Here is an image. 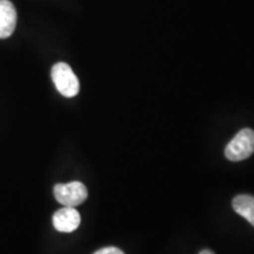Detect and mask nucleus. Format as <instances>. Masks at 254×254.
Here are the masks:
<instances>
[{
  "label": "nucleus",
  "mask_w": 254,
  "mask_h": 254,
  "mask_svg": "<svg viewBox=\"0 0 254 254\" xmlns=\"http://www.w3.org/2000/svg\"><path fill=\"white\" fill-rule=\"evenodd\" d=\"M254 153V131L244 128L228 142L225 148V155L231 161H241Z\"/></svg>",
  "instance_id": "obj_1"
},
{
  "label": "nucleus",
  "mask_w": 254,
  "mask_h": 254,
  "mask_svg": "<svg viewBox=\"0 0 254 254\" xmlns=\"http://www.w3.org/2000/svg\"><path fill=\"white\" fill-rule=\"evenodd\" d=\"M51 77L55 82L57 90L66 98L75 97L79 93V80L71 66L66 63L56 64L51 71Z\"/></svg>",
  "instance_id": "obj_2"
},
{
  "label": "nucleus",
  "mask_w": 254,
  "mask_h": 254,
  "mask_svg": "<svg viewBox=\"0 0 254 254\" xmlns=\"http://www.w3.org/2000/svg\"><path fill=\"white\" fill-rule=\"evenodd\" d=\"M53 193L59 204L67 207H75L82 204L88 195L86 186L80 182L57 184L53 189Z\"/></svg>",
  "instance_id": "obj_3"
},
{
  "label": "nucleus",
  "mask_w": 254,
  "mask_h": 254,
  "mask_svg": "<svg viewBox=\"0 0 254 254\" xmlns=\"http://www.w3.org/2000/svg\"><path fill=\"white\" fill-rule=\"evenodd\" d=\"M53 226L57 231L64 232V233H71L75 231L80 225V214L75 207L60 208L53 214Z\"/></svg>",
  "instance_id": "obj_4"
},
{
  "label": "nucleus",
  "mask_w": 254,
  "mask_h": 254,
  "mask_svg": "<svg viewBox=\"0 0 254 254\" xmlns=\"http://www.w3.org/2000/svg\"><path fill=\"white\" fill-rule=\"evenodd\" d=\"M17 11L9 0H0V39L12 36L17 26Z\"/></svg>",
  "instance_id": "obj_5"
},
{
  "label": "nucleus",
  "mask_w": 254,
  "mask_h": 254,
  "mask_svg": "<svg viewBox=\"0 0 254 254\" xmlns=\"http://www.w3.org/2000/svg\"><path fill=\"white\" fill-rule=\"evenodd\" d=\"M233 209L241 217H244L252 226H254V196L250 194H240L236 196L232 202Z\"/></svg>",
  "instance_id": "obj_6"
},
{
  "label": "nucleus",
  "mask_w": 254,
  "mask_h": 254,
  "mask_svg": "<svg viewBox=\"0 0 254 254\" xmlns=\"http://www.w3.org/2000/svg\"><path fill=\"white\" fill-rule=\"evenodd\" d=\"M94 254H125L118 247H104L99 251H97Z\"/></svg>",
  "instance_id": "obj_7"
},
{
  "label": "nucleus",
  "mask_w": 254,
  "mask_h": 254,
  "mask_svg": "<svg viewBox=\"0 0 254 254\" xmlns=\"http://www.w3.org/2000/svg\"><path fill=\"white\" fill-rule=\"evenodd\" d=\"M199 254H214V253L212 252V251H209V250H202Z\"/></svg>",
  "instance_id": "obj_8"
}]
</instances>
